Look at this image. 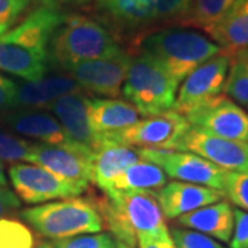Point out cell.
I'll list each match as a JSON object with an SVG mask.
<instances>
[{"instance_id":"38","label":"cell","mask_w":248,"mask_h":248,"mask_svg":"<svg viewBox=\"0 0 248 248\" xmlns=\"http://www.w3.org/2000/svg\"><path fill=\"white\" fill-rule=\"evenodd\" d=\"M31 6H46V7H54V9H63V6L69 4H83L90 0H28Z\"/></svg>"},{"instance_id":"16","label":"cell","mask_w":248,"mask_h":248,"mask_svg":"<svg viewBox=\"0 0 248 248\" xmlns=\"http://www.w3.org/2000/svg\"><path fill=\"white\" fill-rule=\"evenodd\" d=\"M157 200L164 218L174 219L208 204L221 202L223 192L203 185L171 181L157 192Z\"/></svg>"},{"instance_id":"19","label":"cell","mask_w":248,"mask_h":248,"mask_svg":"<svg viewBox=\"0 0 248 248\" xmlns=\"http://www.w3.org/2000/svg\"><path fill=\"white\" fill-rule=\"evenodd\" d=\"M141 160L138 149L120 142L108 141L93 152L91 156V182L108 192L117 178L130 166Z\"/></svg>"},{"instance_id":"33","label":"cell","mask_w":248,"mask_h":248,"mask_svg":"<svg viewBox=\"0 0 248 248\" xmlns=\"http://www.w3.org/2000/svg\"><path fill=\"white\" fill-rule=\"evenodd\" d=\"M231 248H248V213L234 210V226L232 233Z\"/></svg>"},{"instance_id":"3","label":"cell","mask_w":248,"mask_h":248,"mask_svg":"<svg viewBox=\"0 0 248 248\" xmlns=\"http://www.w3.org/2000/svg\"><path fill=\"white\" fill-rule=\"evenodd\" d=\"M123 51L107 25L84 14L66 13L50 39L48 62L65 69L78 62L108 58Z\"/></svg>"},{"instance_id":"32","label":"cell","mask_w":248,"mask_h":248,"mask_svg":"<svg viewBox=\"0 0 248 248\" xmlns=\"http://www.w3.org/2000/svg\"><path fill=\"white\" fill-rule=\"evenodd\" d=\"M170 236L177 248H225L213 237L192 229L172 228Z\"/></svg>"},{"instance_id":"26","label":"cell","mask_w":248,"mask_h":248,"mask_svg":"<svg viewBox=\"0 0 248 248\" xmlns=\"http://www.w3.org/2000/svg\"><path fill=\"white\" fill-rule=\"evenodd\" d=\"M223 94L241 107H248V48L231 54Z\"/></svg>"},{"instance_id":"37","label":"cell","mask_w":248,"mask_h":248,"mask_svg":"<svg viewBox=\"0 0 248 248\" xmlns=\"http://www.w3.org/2000/svg\"><path fill=\"white\" fill-rule=\"evenodd\" d=\"M140 248H177L171 236L160 237V239H145L138 240Z\"/></svg>"},{"instance_id":"30","label":"cell","mask_w":248,"mask_h":248,"mask_svg":"<svg viewBox=\"0 0 248 248\" xmlns=\"http://www.w3.org/2000/svg\"><path fill=\"white\" fill-rule=\"evenodd\" d=\"M223 193L239 210L248 213V171H228Z\"/></svg>"},{"instance_id":"11","label":"cell","mask_w":248,"mask_h":248,"mask_svg":"<svg viewBox=\"0 0 248 248\" xmlns=\"http://www.w3.org/2000/svg\"><path fill=\"white\" fill-rule=\"evenodd\" d=\"M174 149L195 153L225 171H248V143L221 138L199 127L190 125Z\"/></svg>"},{"instance_id":"36","label":"cell","mask_w":248,"mask_h":248,"mask_svg":"<svg viewBox=\"0 0 248 248\" xmlns=\"http://www.w3.org/2000/svg\"><path fill=\"white\" fill-rule=\"evenodd\" d=\"M17 83L0 73V109L13 108Z\"/></svg>"},{"instance_id":"42","label":"cell","mask_w":248,"mask_h":248,"mask_svg":"<svg viewBox=\"0 0 248 248\" xmlns=\"http://www.w3.org/2000/svg\"><path fill=\"white\" fill-rule=\"evenodd\" d=\"M110 248H122V243H120V241H117V240H115V244H113Z\"/></svg>"},{"instance_id":"7","label":"cell","mask_w":248,"mask_h":248,"mask_svg":"<svg viewBox=\"0 0 248 248\" xmlns=\"http://www.w3.org/2000/svg\"><path fill=\"white\" fill-rule=\"evenodd\" d=\"M229 65L231 55L221 53L196 68L182 80L172 109L186 117L222 95Z\"/></svg>"},{"instance_id":"34","label":"cell","mask_w":248,"mask_h":248,"mask_svg":"<svg viewBox=\"0 0 248 248\" xmlns=\"http://www.w3.org/2000/svg\"><path fill=\"white\" fill-rule=\"evenodd\" d=\"M29 7L28 0H0V24L14 25Z\"/></svg>"},{"instance_id":"13","label":"cell","mask_w":248,"mask_h":248,"mask_svg":"<svg viewBox=\"0 0 248 248\" xmlns=\"http://www.w3.org/2000/svg\"><path fill=\"white\" fill-rule=\"evenodd\" d=\"M87 101L86 94H69L54 101L47 110L53 112L65 135L76 148L93 153L108 141L93 130L87 113Z\"/></svg>"},{"instance_id":"6","label":"cell","mask_w":248,"mask_h":248,"mask_svg":"<svg viewBox=\"0 0 248 248\" xmlns=\"http://www.w3.org/2000/svg\"><path fill=\"white\" fill-rule=\"evenodd\" d=\"M141 159L157 164L175 181L203 185L223 192L228 171L190 152L160 148H138ZM225 195V193H223Z\"/></svg>"},{"instance_id":"9","label":"cell","mask_w":248,"mask_h":248,"mask_svg":"<svg viewBox=\"0 0 248 248\" xmlns=\"http://www.w3.org/2000/svg\"><path fill=\"white\" fill-rule=\"evenodd\" d=\"M190 128L185 116L170 109L157 115L146 116L130 128L110 137L108 141L120 142L127 146L174 149Z\"/></svg>"},{"instance_id":"22","label":"cell","mask_w":248,"mask_h":248,"mask_svg":"<svg viewBox=\"0 0 248 248\" xmlns=\"http://www.w3.org/2000/svg\"><path fill=\"white\" fill-rule=\"evenodd\" d=\"M178 225L200 232L213 239L229 243L234 226V208L226 200H221L175 218Z\"/></svg>"},{"instance_id":"35","label":"cell","mask_w":248,"mask_h":248,"mask_svg":"<svg viewBox=\"0 0 248 248\" xmlns=\"http://www.w3.org/2000/svg\"><path fill=\"white\" fill-rule=\"evenodd\" d=\"M21 207V200L7 186L0 185V218L14 213Z\"/></svg>"},{"instance_id":"41","label":"cell","mask_w":248,"mask_h":248,"mask_svg":"<svg viewBox=\"0 0 248 248\" xmlns=\"http://www.w3.org/2000/svg\"><path fill=\"white\" fill-rule=\"evenodd\" d=\"M37 248H54L51 244H47V243H43V244H40Z\"/></svg>"},{"instance_id":"20","label":"cell","mask_w":248,"mask_h":248,"mask_svg":"<svg viewBox=\"0 0 248 248\" xmlns=\"http://www.w3.org/2000/svg\"><path fill=\"white\" fill-rule=\"evenodd\" d=\"M98 13L119 31L135 33L155 25L157 0H94Z\"/></svg>"},{"instance_id":"44","label":"cell","mask_w":248,"mask_h":248,"mask_svg":"<svg viewBox=\"0 0 248 248\" xmlns=\"http://www.w3.org/2000/svg\"><path fill=\"white\" fill-rule=\"evenodd\" d=\"M247 143H248V142H247Z\"/></svg>"},{"instance_id":"39","label":"cell","mask_w":248,"mask_h":248,"mask_svg":"<svg viewBox=\"0 0 248 248\" xmlns=\"http://www.w3.org/2000/svg\"><path fill=\"white\" fill-rule=\"evenodd\" d=\"M0 185L7 186V178L4 174V166H3V161H0Z\"/></svg>"},{"instance_id":"4","label":"cell","mask_w":248,"mask_h":248,"mask_svg":"<svg viewBox=\"0 0 248 248\" xmlns=\"http://www.w3.org/2000/svg\"><path fill=\"white\" fill-rule=\"evenodd\" d=\"M19 217L37 233L53 240L98 233L104 229V221L95 204L80 197L25 208Z\"/></svg>"},{"instance_id":"43","label":"cell","mask_w":248,"mask_h":248,"mask_svg":"<svg viewBox=\"0 0 248 248\" xmlns=\"http://www.w3.org/2000/svg\"><path fill=\"white\" fill-rule=\"evenodd\" d=\"M122 248H131V247H128V246H125V244H123V243H122Z\"/></svg>"},{"instance_id":"40","label":"cell","mask_w":248,"mask_h":248,"mask_svg":"<svg viewBox=\"0 0 248 248\" xmlns=\"http://www.w3.org/2000/svg\"><path fill=\"white\" fill-rule=\"evenodd\" d=\"M11 27H13V25H10V24H0V36L4 35Z\"/></svg>"},{"instance_id":"18","label":"cell","mask_w":248,"mask_h":248,"mask_svg":"<svg viewBox=\"0 0 248 248\" xmlns=\"http://www.w3.org/2000/svg\"><path fill=\"white\" fill-rule=\"evenodd\" d=\"M87 113L93 130L109 140L140 122V112L133 104L116 98H89Z\"/></svg>"},{"instance_id":"14","label":"cell","mask_w":248,"mask_h":248,"mask_svg":"<svg viewBox=\"0 0 248 248\" xmlns=\"http://www.w3.org/2000/svg\"><path fill=\"white\" fill-rule=\"evenodd\" d=\"M91 156L93 153L72 148L35 143L29 163H35L63 179L89 184L91 181Z\"/></svg>"},{"instance_id":"12","label":"cell","mask_w":248,"mask_h":248,"mask_svg":"<svg viewBox=\"0 0 248 248\" xmlns=\"http://www.w3.org/2000/svg\"><path fill=\"white\" fill-rule=\"evenodd\" d=\"M186 119L190 125L205 133L232 141L248 142V113L225 94L186 116Z\"/></svg>"},{"instance_id":"27","label":"cell","mask_w":248,"mask_h":248,"mask_svg":"<svg viewBox=\"0 0 248 248\" xmlns=\"http://www.w3.org/2000/svg\"><path fill=\"white\" fill-rule=\"evenodd\" d=\"M35 239L25 223L0 218V248H33Z\"/></svg>"},{"instance_id":"24","label":"cell","mask_w":248,"mask_h":248,"mask_svg":"<svg viewBox=\"0 0 248 248\" xmlns=\"http://www.w3.org/2000/svg\"><path fill=\"white\" fill-rule=\"evenodd\" d=\"M166 184V172L157 164L141 159L116 179L110 190H153L161 189Z\"/></svg>"},{"instance_id":"15","label":"cell","mask_w":248,"mask_h":248,"mask_svg":"<svg viewBox=\"0 0 248 248\" xmlns=\"http://www.w3.org/2000/svg\"><path fill=\"white\" fill-rule=\"evenodd\" d=\"M3 123L14 133L40 141L45 145L72 148L80 151L72 143L62 130L58 120L42 109H17L3 117ZM84 152V151H81ZM90 153V152H87Z\"/></svg>"},{"instance_id":"28","label":"cell","mask_w":248,"mask_h":248,"mask_svg":"<svg viewBox=\"0 0 248 248\" xmlns=\"http://www.w3.org/2000/svg\"><path fill=\"white\" fill-rule=\"evenodd\" d=\"M35 143L13 134L0 131V161H29Z\"/></svg>"},{"instance_id":"1","label":"cell","mask_w":248,"mask_h":248,"mask_svg":"<svg viewBox=\"0 0 248 248\" xmlns=\"http://www.w3.org/2000/svg\"><path fill=\"white\" fill-rule=\"evenodd\" d=\"M94 204L113 239L128 247L170 236L155 190H110Z\"/></svg>"},{"instance_id":"25","label":"cell","mask_w":248,"mask_h":248,"mask_svg":"<svg viewBox=\"0 0 248 248\" xmlns=\"http://www.w3.org/2000/svg\"><path fill=\"white\" fill-rule=\"evenodd\" d=\"M236 0H192L184 27L208 32L228 14Z\"/></svg>"},{"instance_id":"5","label":"cell","mask_w":248,"mask_h":248,"mask_svg":"<svg viewBox=\"0 0 248 248\" xmlns=\"http://www.w3.org/2000/svg\"><path fill=\"white\" fill-rule=\"evenodd\" d=\"M178 83L151 57L138 53L131 55L124 80L123 93L142 116H152L172 109L178 93Z\"/></svg>"},{"instance_id":"8","label":"cell","mask_w":248,"mask_h":248,"mask_svg":"<svg viewBox=\"0 0 248 248\" xmlns=\"http://www.w3.org/2000/svg\"><path fill=\"white\" fill-rule=\"evenodd\" d=\"M9 177L18 199L29 204L78 197L89 189V184L63 179L36 164H13Z\"/></svg>"},{"instance_id":"31","label":"cell","mask_w":248,"mask_h":248,"mask_svg":"<svg viewBox=\"0 0 248 248\" xmlns=\"http://www.w3.org/2000/svg\"><path fill=\"white\" fill-rule=\"evenodd\" d=\"M113 244L115 239L110 233H89L54 240L51 246L54 248H110Z\"/></svg>"},{"instance_id":"21","label":"cell","mask_w":248,"mask_h":248,"mask_svg":"<svg viewBox=\"0 0 248 248\" xmlns=\"http://www.w3.org/2000/svg\"><path fill=\"white\" fill-rule=\"evenodd\" d=\"M0 71L25 81L45 78L48 71V54L33 50L9 36H0Z\"/></svg>"},{"instance_id":"17","label":"cell","mask_w":248,"mask_h":248,"mask_svg":"<svg viewBox=\"0 0 248 248\" xmlns=\"http://www.w3.org/2000/svg\"><path fill=\"white\" fill-rule=\"evenodd\" d=\"M69 94H86L71 76H45L33 81L17 83L13 108L47 109L58 98Z\"/></svg>"},{"instance_id":"10","label":"cell","mask_w":248,"mask_h":248,"mask_svg":"<svg viewBox=\"0 0 248 248\" xmlns=\"http://www.w3.org/2000/svg\"><path fill=\"white\" fill-rule=\"evenodd\" d=\"M131 61V54L125 50L123 53L73 63L63 71L71 73V78L84 91L95 97L117 98L122 94L124 80Z\"/></svg>"},{"instance_id":"29","label":"cell","mask_w":248,"mask_h":248,"mask_svg":"<svg viewBox=\"0 0 248 248\" xmlns=\"http://www.w3.org/2000/svg\"><path fill=\"white\" fill-rule=\"evenodd\" d=\"M190 1L192 0H157L155 7V25H184L190 10Z\"/></svg>"},{"instance_id":"2","label":"cell","mask_w":248,"mask_h":248,"mask_svg":"<svg viewBox=\"0 0 248 248\" xmlns=\"http://www.w3.org/2000/svg\"><path fill=\"white\" fill-rule=\"evenodd\" d=\"M140 53L151 57L181 83L196 68L218 54L221 47L202 32L185 27H170L142 36Z\"/></svg>"},{"instance_id":"23","label":"cell","mask_w":248,"mask_h":248,"mask_svg":"<svg viewBox=\"0 0 248 248\" xmlns=\"http://www.w3.org/2000/svg\"><path fill=\"white\" fill-rule=\"evenodd\" d=\"M207 35L229 55L248 48V0H236L228 14Z\"/></svg>"}]
</instances>
